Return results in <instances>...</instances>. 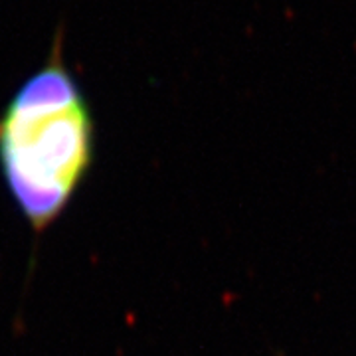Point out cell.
I'll list each match as a JSON object with an SVG mask.
<instances>
[{
    "label": "cell",
    "mask_w": 356,
    "mask_h": 356,
    "mask_svg": "<svg viewBox=\"0 0 356 356\" xmlns=\"http://www.w3.org/2000/svg\"><path fill=\"white\" fill-rule=\"evenodd\" d=\"M93 117L60 54L36 70L0 115V168L22 216L44 229L93 161Z\"/></svg>",
    "instance_id": "obj_1"
}]
</instances>
